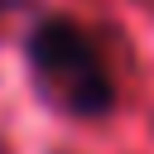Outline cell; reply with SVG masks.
<instances>
[{
	"mask_svg": "<svg viewBox=\"0 0 154 154\" xmlns=\"http://www.w3.org/2000/svg\"><path fill=\"white\" fill-rule=\"evenodd\" d=\"M24 58L34 87L48 106L77 120H96L116 106V72L96 34L67 14H43L24 34Z\"/></svg>",
	"mask_w": 154,
	"mask_h": 154,
	"instance_id": "cell-1",
	"label": "cell"
},
{
	"mask_svg": "<svg viewBox=\"0 0 154 154\" xmlns=\"http://www.w3.org/2000/svg\"><path fill=\"white\" fill-rule=\"evenodd\" d=\"M14 5H29V0H0V10H14Z\"/></svg>",
	"mask_w": 154,
	"mask_h": 154,
	"instance_id": "cell-2",
	"label": "cell"
}]
</instances>
